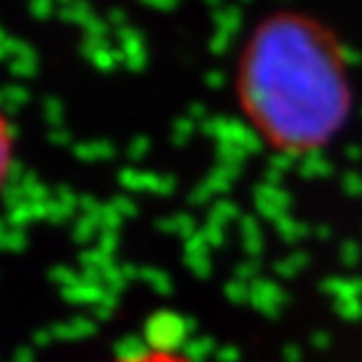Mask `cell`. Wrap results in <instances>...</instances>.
<instances>
[{"label":"cell","mask_w":362,"mask_h":362,"mask_svg":"<svg viewBox=\"0 0 362 362\" xmlns=\"http://www.w3.org/2000/svg\"><path fill=\"white\" fill-rule=\"evenodd\" d=\"M233 90L255 134L287 158L329 148L356 108L344 40L325 19L296 7L257 21L238 54Z\"/></svg>","instance_id":"6da1fadb"},{"label":"cell","mask_w":362,"mask_h":362,"mask_svg":"<svg viewBox=\"0 0 362 362\" xmlns=\"http://www.w3.org/2000/svg\"><path fill=\"white\" fill-rule=\"evenodd\" d=\"M113 362H191V358L184 356L181 351L168 349V346H148V349L125 353Z\"/></svg>","instance_id":"7a4b0ae2"},{"label":"cell","mask_w":362,"mask_h":362,"mask_svg":"<svg viewBox=\"0 0 362 362\" xmlns=\"http://www.w3.org/2000/svg\"><path fill=\"white\" fill-rule=\"evenodd\" d=\"M12 168V132L7 125V118L0 113V188L5 186V179Z\"/></svg>","instance_id":"3957f363"}]
</instances>
